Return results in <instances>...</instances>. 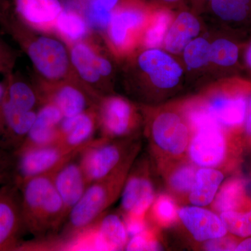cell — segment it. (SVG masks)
<instances>
[{"instance_id": "1", "label": "cell", "mask_w": 251, "mask_h": 251, "mask_svg": "<svg viewBox=\"0 0 251 251\" xmlns=\"http://www.w3.org/2000/svg\"><path fill=\"white\" fill-rule=\"evenodd\" d=\"M191 126L188 157L198 168L236 173L242 165L246 149L242 136L226 129L196 99L182 104Z\"/></svg>"}, {"instance_id": "2", "label": "cell", "mask_w": 251, "mask_h": 251, "mask_svg": "<svg viewBox=\"0 0 251 251\" xmlns=\"http://www.w3.org/2000/svg\"><path fill=\"white\" fill-rule=\"evenodd\" d=\"M0 24L27 54L41 81L57 82L76 76L69 47L61 39L34 34V30L6 9L0 14Z\"/></svg>"}, {"instance_id": "3", "label": "cell", "mask_w": 251, "mask_h": 251, "mask_svg": "<svg viewBox=\"0 0 251 251\" xmlns=\"http://www.w3.org/2000/svg\"><path fill=\"white\" fill-rule=\"evenodd\" d=\"M54 173L34 176L18 186L25 228L37 240L57 236L67 219L62 198L54 186Z\"/></svg>"}, {"instance_id": "4", "label": "cell", "mask_w": 251, "mask_h": 251, "mask_svg": "<svg viewBox=\"0 0 251 251\" xmlns=\"http://www.w3.org/2000/svg\"><path fill=\"white\" fill-rule=\"evenodd\" d=\"M147 115L145 134L155 171L187 157L192 132L181 104L148 110Z\"/></svg>"}, {"instance_id": "5", "label": "cell", "mask_w": 251, "mask_h": 251, "mask_svg": "<svg viewBox=\"0 0 251 251\" xmlns=\"http://www.w3.org/2000/svg\"><path fill=\"white\" fill-rule=\"evenodd\" d=\"M128 163L111 175L91 183L61 229L60 239L69 240L92 226L120 198L132 165Z\"/></svg>"}, {"instance_id": "6", "label": "cell", "mask_w": 251, "mask_h": 251, "mask_svg": "<svg viewBox=\"0 0 251 251\" xmlns=\"http://www.w3.org/2000/svg\"><path fill=\"white\" fill-rule=\"evenodd\" d=\"M141 148L140 137L115 140L95 138L78 156L87 182L90 184L134 162Z\"/></svg>"}, {"instance_id": "7", "label": "cell", "mask_w": 251, "mask_h": 251, "mask_svg": "<svg viewBox=\"0 0 251 251\" xmlns=\"http://www.w3.org/2000/svg\"><path fill=\"white\" fill-rule=\"evenodd\" d=\"M251 91V81L231 77L223 81L196 100L220 125L242 136Z\"/></svg>"}, {"instance_id": "8", "label": "cell", "mask_w": 251, "mask_h": 251, "mask_svg": "<svg viewBox=\"0 0 251 251\" xmlns=\"http://www.w3.org/2000/svg\"><path fill=\"white\" fill-rule=\"evenodd\" d=\"M152 8L146 0H119L106 30L109 44L115 52L125 54L133 49Z\"/></svg>"}, {"instance_id": "9", "label": "cell", "mask_w": 251, "mask_h": 251, "mask_svg": "<svg viewBox=\"0 0 251 251\" xmlns=\"http://www.w3.org/2000/svg\"><path fill=\"white\" fill-rule=\"evenodd\" d=\"M96 109L100 137L110 140L140 137L141 116L128 99L106 94L99 98Z\"/></svg>"}, {"instance_id": "10", "label": "cell", "mask_w": 251, "mask_h": 251, "mask_svg": "<svg viewBox=\"0 0 251 251\" xmlns=\"http://www.w3.org/2000/svg\"><path fill=\"white\" fill-rule=\"evenodd\" d=\"M154 170L150 157L145 155L137 157L127 175L120 196L122 217L147 215L156 196L153 179Z\"/></svg>"}, {"instance_id": "11", "label": "cell", "mask_w": 251, "mask_h": 251, "mask_svg": "<svg viewBox=\"0 0 251 251\" xmlns=\"http://www.w3.org/2000/svg\"><path fill=\"white\" fill-rule=\"evenodd\" d=\"M94 139L83 146L69 147L56 143L18 153L16 155V184L19 186L23 181L34 176L57 171L68 162L78 156L84 149L93 143Z\"/></svg>"}, {"instance_id": "12", "label": "cell", "mask_w": 251, "mask_h": 251, "mask_svg": "<svg viewBox=\"0 0 251 251\" xmlns=\"http://www.w3.org/2000/svg\"><path fill=\"white\" fill-rule=\"evenodd\" d=\"M36 85L42 103L54 104L64 117L75 116L95 107L99 99L77 76L57 82L39 81Z\"/></svg>"}, {"instance_id": "13", "label": "cell", "mask_w": 251, "mask_h": 251, "mask_svg": "<svg viewBox=\"0 0 251 251\" xmlns=\"http://www.w3.org/2000/svg\"><path fill=\"white\" fill-rule=\"evenodd\" d=\"M68 47L72 68L77 78L96 97H103L102 84L112 74L111 62L100 53L94 43L89 39Z\"/></svg>"}, {"instance_id": "14", "label": "cell", "mask_w": 251, "mask_h": 251, "mask_svg": "<svg viewBox=\"0 0 251 251\" xmlns=\"http://www.w3.org/2000/svg\"><path fill=\"white\" fill-rule=\"evenodd\" d=\"M26 232L21 210V192L16 182L0 187V251L21 247Z\"/></svg>"}, {"instance_id": "15", "label": "cell", "mask_w": 251, "mask_h": 251, "mask_svg": "<svg viewBox=\"0 0 251 251\" xmlns=\"http://www.w3.org/2000/svg\"><path fill=\"white\" fill-rule=\"evenodd\" d=\"M2 6L33 30L47 34L64 9L62 0H4Z\"/></svg>"}, {"instance_id": "16", "label": "cell", "mask_w": 251, "mask_h": 251, "mask_svg": "<svg viewBox=\"0 0 251 251\" xmlns=\"http://www.w3.org/2000/svg\"><path fill=\"white\" fill-rule=\"evenodd\" d=\"M176 226H181L194 249L203 242L228 233L219 214L203 206H180Z\"/></svg>"}, {"instance_id": "17", "label": "cell", "mask_w": 251, "mask_h": 251, "mask_svg": "<svg viewBox=\"0 0 251 251\" xmlns=\"http://www.w3.org/2000/svg\"><path fill=\"white\" fill-rule=\"evenodd\" d=\"M138 67L151 83L161 90H171L179 84L182 75L181 66L171 56L157 49H150L138 56Z\"/></svg>"}, {"instance_id": "18", "label": "cell", "mask_w": 251, "mask_h": 251, "mask_svg": "<svg viewBox=\"0 0 251 251\" xmlns=\"http://www.w3.org/2000/svg\"><path fill=\"white\" fill-rule=\"evenodd\" d=\"M62 112L54 104L43 102L38 109L35 121L27 138L15 155L57 143L59 127L64 119Z\"/></svg>"}, {"instance_id": "19", "label": "cell", "mask_w": 251, "mask_h": 251, "mask_svg": "<svg viewBox=\"0 0 251 251\" xmlns=\"http://www.w3.org/2000/svg\"><path fill=\"white\" fill-rule=\"evenodd\" d=\"M198 168L187 156L171 162L157 171L163 179L166 193L175 198L180 206L188 204Z\"/></svg>"}, {"instance_id": "20", "label": "cell", "mask_w": 251, "mask_h": 251, "mask_svg": "<svg viewBox=\"0 0 251 251\" xmlns=\"http://www.w3.org/2000/svg\"><path fill=\"white\" fill-rule=\"evenodd\" d=\"M56 189L62 198L67 214L72 210L83 196L89 186L78 161V156L68 162L54 173Z\"/></svg>"}, {"instance_id": "21", "label": "cell", "mask_w": 251, "mask_h": 251, "mask_svg": "<svg viewBox=\"0 0 251 251\" xmlns=\"http://www.w3.org/2000/svg\"><path fill=\"white\" fill-rule=\"evenodd\" d=\"M96 106L75 116L64 117L59 125L56 143L69 147H80L90 143L98 130Z\"/></svg>"}, {"instance_id": "22", "label": "cell", "mask_w": 251, "mask_h": 251, "mask_svg": "<svg viewBox=\"0 0 251 251\" xmlns=\"http://www.w3.org/2000/svg\"><path fill=\"white\" fill-rule=\"evenodd\" d=\"M247 185V180L240 176L226 179L209 205L211 210L218 214L225 211L251 210V197L248 194Z\"/></svg>"}, {"instance_id": "23", "label": "cell", "mask_w": 251, "mask_h": 251, "mask_svg": "<svg viewBox=\"0 0 251 251\" xmlns=\"http://www.w3.org/2000/svg\"><path fill=\"white\" fill-rule=\"evenodd\" d=\"M95 233V249L99 250H125L129 240L122 217L115 214H103L92 224Z\"/></svg>"}, {"instance_id": "24", "label": "cell", "mask_w": 251, "mask_h": 251, "mask_svg": "<svg viewBox=\"0 0 251 251\" xmlns=\"http://www.w3.org/2000/svg\"><path fill=\"white\" fill-rule=\"evenodd\" d=\"M225 176L226 174L219 170L198 168L188 197V204L203 207L210 205L224 182Z\"/></svg>"}, {"instance_id": "25", "label": "cell", "mask_w": 251, "mask_h": 251, "mask_svg": "<svg viewBox=\"0 0 251 251\" xmlns=\"http://www.w3.org/2000/svg\"><path fill=\"white\" fill-rule=\"evenodd\" d=\"M201 31L198 18L187 11L178 15L170 26L165 37L164 46L172 53H179Z\"/></svg>"}, {"instance_id": "26", "label": "cell", "mask_w": 251, "mask_h": 251, "mask_svg": "<svg viewBox=\"0 0 251 251\" xmlns=\"http://www.w3.org/2000/svg\"><path fill=\"white\" fill-rule=\"evenodd\" d=\"M53 31L70 46L89 39L91 29L81 11L64 8L56 21Z\"/></svg>"}, {"instance_id": "27", "label": "cell", "mask_w": 251, "mask_h": 251, "mask_svg": "<svg viewBox=\"0 0 251 251\" xmlns=\"http://www.w3.org/2000/svg\"><path fill=\"white\" fill-rule=\"evenodd\" d=\"M180 206L168 193L156 194L147 212L149 224L161 230L175 227L179 220Z\"/></svg>"}, {"instance_id": "28", "label": "cell", "mask_w": 251, "mask_h": 251, "mask_svg": "<svg viewBox=\"0 0 251 251\" xmlns=\"http://www.w3.org/2000/svg\"><path fill=\"white\" fill-rule=\"evenodd\" d=\"M173 19V14L166 8H152L140 37L143 45L148 49L159 47L164 41Z\"/></svg>"}, {"instance_id": "29", "label": "cell", "mask_w": 251, "mask_h": 251, "mask_svg": "<svg viewBox=\"0 0 251 251\" xmlns=\"http://www.w3.org/2000/svg\"><path fill=\"white\" fill-rule=\"evenodd\" d=\"M209 4L224 22L237 26L251 23V0H211Z\"/></svg>"}, {"instance_id": "30", "label": "cell", "mask_w": 251, "mask_h": 251, "mask_svg": "<svg viewBox=\"0 0 251 251\" xmlns=\"http://www.w3.org/2000/svg\"><path fill=\"white\" fill-rule=\"evenodd\" d=\"M240 57V46L235 40L221 38L211 45L210 62L226 69L237 67Z\"/></svg>"}, {"instance_id": "31", "label": "cell", "mask_w": 251, "mask_h": 251, "mask_svg": "<svg viewBox=\"0 0 251 251\" xmlns=\"http://www.w3.org/2000/svg\"><path fill=\"white\" fill-rule=\"evenodd\" d=\"M162 230L149 224L140 233L130 238L126 251H161L163 249Z\"/></svg>"}, {"instance_id": "32", "label": "cell", "mask_w": 251, "mask_h": 251, "mask_svg": "<svg viewBox=\"0 0 251 251\" xmlns=\"http://www.w3.org/2000/svg\"><path fill=\"white\" fill-rule=\"evenodd\" d=\"M219 215L228 233L239 238L251 237V209L225 211Z\"/></svg>"}, {"instance_id": "33", "label": "cell", "mask_w": 251, "mask_h": 251, "mask_svg": "<svg viewBox=\"0 0 251 251\" xmlns=\"http://www.w3.org/2000/svg\"><path fill=\"white\" fill-rule=\"evenodd\" d=\"M211 45L206 39L197 38L184 49L185 63L189 69H199L210 62Z\"/></svg>"}, {"instance_id": "34", "label": "cell", "mask_w": 251, "mask_h": 251, "mask_svg": "<svg viewBox=\"0 0 251 251\" xmlns=\"http://www.w3.org/2000/svg\"><path fill=\"white\" fill-rule=\"evenodd\" d=\"M14 63L15 59L11 52L0 41V110L4 101L10 79L14 73Z\"/></svg>"}, {"instance_id": "35", "label": "cell", "mask_w": 251, "mask_h": 251, "mask_svg": "<svg viewBox=\"0 0 251 251\" xmlns=\"http://www.w3.org/2000/svg\"><path fill=\"white\" fill-rule=\"evenodd\" d=\"M16 156L0 148V187L16 181Z\"/></svg>"}, {"instance_id": "36", "label": "cell", "mask_w": 251, "mask_h": 251, "mask_svg": "<svg viewBox=\"0 0 251 251\" xmlns=\"http://www.w3.org/2000/svg\"><path fill=\"white\" fill-rule=\"evenodd\" d=\"M241 238L227 233L223 237L206 241L198 245L196 249L202 251H235Z\"/></svg>"}, {"instance_id": "37", "label": "cell", "mask_w": 251, "mask_h": 251, "mask_svg": "<svg viewBox=\"0 0 251 251\" xmlns=\"http://www.w3.org/2000/svg\"><path fill=\"white\" fill-rule=\"evenodd\" d=\"M242 138L246 151H251V91L248 98L247 112L243 125Z\"/></svg>"}, {"instance_id": "38", "label": "cell", "mask_w": 251, "mask_h": 251, "mask_svg": "<svg viewBox=\"0 0 251 251\" xmlns=\"http://www.w3.org/2000/svg\"><path fill=\"white\" fill-rule=\"evenodd\" d=\"M82 7L88 6L93 9L112 12L119 0H80Z\"/></svg>"}, {"instance_id": "39", "label": "cell", "mask_w": 251, "mask_h": 251, "mask_svg": "<svg viewBox=\"0 0 251 251\" xmlns=\"http://www.w3.org/2000/svg\"><path fill=\"white\" fill-rule=\"evenodd\" d=\"M251 251V237L241 238L236 247L235 251Z\"/></svg>"}, {"instance_id": "40", "label": "cell", "mask_w": 251, "mask_h": 251, "mask_svg": "<svg viewBox=\"0 0 251 251\" xmlns=\"http://www.w3.org/2000/svg\"><path fill=\"white\" fill-rule=\"evenodd\" d=\"M244 60L246 67L251 72V40L249 41L244 50Z\"/></svg>"}, {"instance_id": "41", "label": "cell", "mask_w": 251, "mask_h": 251, "mask_svg": "<svg viewBox=\"0 0 251 251\" xmlns=\"http://www.w3.org/2000/svg\"><path fill=\"white\" fill-rule=\"evenodd\" d=\"M165 3H168V4H172V3L176 2V1H179V0H161Z\"/></svg>"}, {"instance_id": "42", "label": "cell", "mask_w": 251, "mask_h": 251, "mask_svg": "<svg viewBox=\"0 0 251 251\" xmlns=\"http://www.w3.org/2000/svg\"><path fill=\"white\" fill-rule=\"evenodd\" d=\"M3 0H0V11H1V6H2Z\"/></svg>"}, {"instance_id": "43", "label": "cell", "mask_w": 251, "mask_h": 251, "mask_svg": "<svg viewBox=\"0 0 251 251\" xmlns=\"http://www.w3.org/2000/svg\"><path fill=\"white\" fill-rule=\"evenodd\" d=\"M202 1H209L210 2L211 0H202Z\"/></svg>"}]
</instances>
